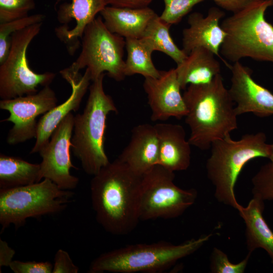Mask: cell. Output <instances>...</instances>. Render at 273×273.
I'll use <instances>...</instances> for the list:
<instances>
[{"label":"cell","instance_id":"6da1fadb","mask_svg":"<svg viewBox=\"0 0 273 273\" xmlns=\"http://www.w3.org/2000/svg\"><path fill=\"white\" fill-rule=\"evenodd\" d=\"M142 176L118 158L93 176L92 207L98 222L107 232L125 235L136 227Z\"/></svg>","mask_w":273,"mask_h":273},{"label":"cell","instance_id":"7a4b0ae2","mask_svg":"<svg viewBox=\"0 0 273 273\" xmlns=\"http://www.w3.org/2000/svg\"><path fill=\"white\" fill-rule=\"evenodd\" d=\"M183 95L191 146L208 150L214 141L230 135L237 128L235 104L220 74L208 83L189 85Z\"/></svg>","mask_w":273,"mask_h":273},{"label":"cell","instance_id":"3957f363","mask_svg":"<svg viewBox=\"0 0 273 273\" xmlns=\"http://www.w3.org/2000/svg\"><path fill=\"white\" fill-rule=\"evenodd\" d=\"M212 236L204 235L177 245L163 241L127 245L100 255L92 261L88 272H162L197 251Z\"/></svg>","mask_w":273,"mask_h":273},{"label":"cell","instance_id":"277c9868","mask_svg":"<svg viewBox=\"0 0 273 273\" xmlns=\"http://www.w3.org/2000/svg\"><path fill=\"white\" fill-rule=\"evenodd\" d=\"M266 140L265 133L259 132L244 134L238 140L229 135L212 144L206 169L218 202L237 209L240 205L235 193L237 179L244 166L251 160L268 158L270 144Z\"/></svg>","mask_w":273,"mask_h":273},{"label":"cell","instance_id":"5b68a950","mask_svg":"<svg viewBox=\"0 0 273 273\" xmlns=\"http://www.w3.org/2000/svg\"><path fill=\"white\" fill-rule=\"evenodd\" d=\"M105 74H101L89 87V95L83 112L74 116L71 139L74 155L84 172L95 175L108 164L105 151V133L108 115L118 110L103 86Z\"/></svg>","mask_w":273,"mask_h":273},{"label":"cell","instance_id":"8992f818","mask_svg":"<svg viewBox=\"0 0 273 273\" xmlns=\"http://www.w3.org/2000/svg\"><path fill=\"white\" fill-rule=\"evenodd\" d=\"M272 6L273 0H260L224 19L220 26L226 35L220 55L234 63L245 58L273 63V25L264 16Z\"/></svg>","mask_w":273,"mask_h":273},{"label":"cell","instance_id":"52a82bcc","mask_svg":"<svg viewBox=\"0 0 273 273\" xmlns=\"http://www.w3.org/2000/svg\"><path fill=\"white\" fill-rule=\"evenodd\" d=\"M74 195L48 178L29 185L0 189L2 232L10 224L17 228L22 226L29 217L61 212Z\"/></svg>","mask_w":273,"mask_h":273},{"label":"cell","instance_id":"ba28073f","mask_svg":"<svg viewBox=\"0 0 273 273\" xmlns=\"http://www.w3.org/2000/svg\"><path fill=\"white\" fill-rule=\"evenodd\" d=\"M81 40L80 55L68 67L71 71L78 73L86 67L92 81L104 72L117 81L125 78V39L111 32L102 17L96 18L86 26Z\"/></svg>","mask_w":273,"mask_h":273},{"label":"cell","instance_id":"9c48e42d","mask_svg":"<svg viewBox=\"0 0 273 273\" xmlns=\"http://www.w3.org/2000/svg\"><path fill=\"white\" fill-rule=\"evenodd\" d=\"M174 172L158 164L143 175L139 210L140 220L174 218L195 203L197 190L179 188L174 183Z\"/></svg>","mask_w":273,"mask_h":273},{"label":"cell","instance_id":"30bf717a","mask_svg":"<svg viewBox=\"0 0 273 273\" xmlns=\"http://www.w3.org/2000/svg\"><path fill=\"white\" fill-rule=\"evenodd\" d=\"M42 22L14 32L5 61L0 65V97L2 100L34 94L39 86L49 85L56 76L52 72L37 73L31 70L26 52L32 40L39 33Z\"/></svg>","mask_w":273,"mask_h":273},{"label":"cell","instance_id":"8fae6325","mask_svg":"<svg viewBox=\"0 0 273 273\" xmlns=\"http://www.w3.org/2000/svg\"><path fill=\"white\" fill-rule=\"evenodd\" d=\"M57 101L55 92L49 85L34 94L2 100L0 108L8 111L10 115L1 121L13 123L7 136V143L15 145L35 138L38 122L36 118L56 106Z\"/></svg>","mask_w":273,"mask_h":273},{"label":"cell","instance_id":"7c38bea8","mask_svg":"<svg viewBox=\"0 0 273 273\" xmlns=\"http://www.w3.org/2000/svg\"><path fill=\"white\" fill-rule=\"evenodd\" d=\"M74 116L69 113L58 125L48 143L39 151V180L48 178L62 190L76 188L79 178L70 173V169L77 168L71 160L70 149L74 127Z\"/></svg>","mask_w":273,"mask_h":273},{"label":"cell","instance_id":"4fadbf2b","mask_svg":"<svg viewBox=\"0 0 273 273\" xmlns=\"http://www.w3.org/2000/svg\"><path fill=\"white\" fill-rule=\"evenodd\" d=\"M229 68L232 72L229 90L237 115L252 113L260 117L273 115V94L253 79L252 70L240 61Z\"/></svg>","mask_w":273,"mask_h":273},{"label":"cell","instance_id":"5bb4252c","mask_svg":"<svg viewBox=\"0 0 273 273\" xmlns=\"http://www.w3.org/2000/svg\"><path fill=\"white\" fill-rule=\"evenodd\" d=\"M143 87L152 121H165L170 117L181 119L187 115V109L175 68L160 71L158 78H145Z\"/></svg>","mask_w":273,"mask_h":273},{"label":"cell","instance_id":"9a60e30c","mask_svg":"<svg viewBox=\"0 0 273 273\" xmlns=\"http://www.w3.org/2000/svg\"><path fill=\"white\" fill-rule=\"evenodd\" d=\"M62 77L71 85L69 97L62 104L43 115L37 122L36 141L30 154L39 153L48 143L54 131L61 122L72 111H77L82 98L89 88L91 78L87 69L82 75L66 68L60 72Z\"/></svg>","mask_w":273,"mask_h":273},{"label":"cell","instance_id":"2e32d148","mask_svg":"<svg viewBox=\"0 0 273 273\" xmlns=\"http://www.w3.org/2000/svg\"><path fill=\"white\" fill-rule=\"evenodd\" d=\"M62 1L64 0H57L56 5ZM107 6L106 0H71V3H64L59 7L57 19L60 23L67 24L74 19L76 24L70 30L64 25L55 30L70 55H73L79 47V39L82 38L86 26Z\"/></svg>","mask_w":273,"mask_h":273},{"label":"cell","instance_id":"e0dca14e","mask_svg":"<svg viewBox=\"0 0 273 273\" xmlns=\"http://www.w3.org/2000/svg\"><path fill=\"white\" fill-rule=\"evenodd\" d=\"M224 16L225 13L216 7L211 8L206 17L199 12L191 13L188 19L189 26L183 31L185 53L188 55L194 49L203 47L222 59L220 48L226 34L219 22Z\"/></svg>","mask_w":273,"mask_h":273},{"label":"cell","instance_id":"ac0fdd59","mask_svg":"<svg viewBox=\"0 0 273 273\" xmlns=\"http://www.w3.org/2000/svg\"><path fill=\"white\" fill-rule=\"evenodd\" d=\"M158 154L155 125L143 123L133 128L130 141L118 158L133 172L142 175L157 164Z\"/></svg>","mask_w":273,"mask_h":273},{"label":"cell","instance_id":"d6986e66","mask_svg":"<svg viewBox=\"0 0 273 273\" xmlns=\"http://www.w3.org/2000/svg\"><path fill=\"white\" fill-rule=\"evenodd\" d=\"M154 125L158 139L157 164L174 172L187 170L191 163V145L183 126L166 123Z\"/></svg>","mask_w":273,"mask_h":273},{"label":"cell","instance_id":"ffe728a7","mask_svg":"<svg viewBox=\"0 0 273 273\" xmlns=\"http://www.w3.org/2000/svg\"><path fill=\"white\" fill-rule=\"evenodd\" d=\"M106 27L125 39L141 38L157 14L149 7L119 8L107 6L100 12Z\"/></svg>","mask_w":273,"mask_h":273},{"label":"cell","instance_id":"44dd1931","mask_svg":"<svg viewBox=\"0 0 273 273\" xmlns=\"http://www.w3.org/2000/svg\"><path fill=\"white\" fill-rule=\"evenodd\" d=\"M264 201L253 197L246 207L240 204L237 210L245 222L246 243L248 253L264 249L273 264V231L263 216Z\"/></svg>","mask_w":273,"mask_h":273},{"label":"cell","instance_id":"7402d4cb","mask_svg":"<svg viewBox=\"0 0 273 273\" xmlns=\"http://www.w3.org/2000/svg\"><path fill=\"white\" fill-rule=\"evenodd\" d=\"M215 55L203 47L192 50L175 68L181 89L190 84L208 83L220 74V65Z\"/></svg>","mask_w":273,"mask_h":273},{"label":"cell","instance_id":"603a6c76","mask_svg":"<svg viewBox=\"0 0 273 273\" xmlns=\"http://www.w3.org/2000/svg\"><path fill=\"white\" fill-rule=\"evenodd\" d=\"M40 164L1 154L0 189H7L33 184L39 180Z\"/></svg>","mask_w":273,"mask_h":273},{"label":"cell","instance_id":"cb8c5ba5","mask_svg":"<svg viewBox=\"0 0 273 273\" xmlns=\"http://www.w3.org/2000/svg\"><path fill=\"white\" fill-rule=\"evenodd\" d=\"M127 57L125 61V76L141 74L145 78H158L160 71L155 66L152 60L154 52L142 38L125 39Z\"/></svg>","mask_w":273,"mask_h":273},{"label":"cell","instance_id":"d4e9b609","mask_svg":"<svg viewBox=\"0 0 273 273\" xmlns=\"http://www.w3.org/2000/svg\"><path fill=\"white\" fill-rule=\"evenodd\" d=\"M171 25L163 21L157 14L150 21L141 37L154 51L161 52L179 64L187 55L174 43L169 32Z\"/></svg>","mask_w":273,"mask_h":273},{"label":"cell","instance_id":"484cf974","mask_svg":"<svg viewBox=\"0 0 273 273\" xmlns=\"http://www.w3.org/2000/svg\"><path fill=\"white\" fill-rule=\"evenodd\" d=\"M44 16L36 14L0 24V65L6 60L11 46V36L14 32L30 25L42 22Z\"/></svg>","mask_w":273,"mask_h":273},{"label":"cell","instance_id":"4316f807","mask_svg":"<svg viewBox=\"0 0 273 273\" xmlns=\"http://www.w3.org/2000/svg\"><path fill=\"white\" fill-rule=\"evenodd\" d=\"M254 197L263 201L273 200V163L262 165L252 178Z\"/></svg>","mask_w":273,"mask_h":273},{"label":"cell","instance_id":"83f0119b","mask_svg":"<svg viewBox=\"0 0 273 273\" xmlns=\"http://www.w3.org/2000/svg\"><path fill=\"white\" fill-rule=\"evenodd\" d=\"M251 253L238 263L231 262L227 255L219 249L214 247L210 256V269L212 273H243Z\"/></svg>","mask_w":273,"mask_h":273},{"label":"cell","instance_id":"f1b7e54d","mask_svg":"<svg viewBox=\"0 0 273 273\" xmlns=\"http://www.w3.org/2000/svg\"><path fill=\"white\" fill-rule=\"evenodd\" d=\"M35 7L34 0H0V24L27 17Z\"/></svg>","mask_w":273,"mask_h":273},{"label":"cell","instance_id":"f546056e","mask_svg":"<svg viewBox=\"0 0 273 273\" xmlns=\"http://www.w3.org/2000/svg\"><path fill=\"white\" fill-rule=\"evenodd\" d=\"M165 7L160 19L171 25L179 23L197 4L204 0H163Z\"/></svg>","mask_w":273,"mask_h":273},{"label":"cell","instance_id":"4dcf8cb0","mask_svg":"<svg viewBox=\"0 0 273 273\" xmlns=\"http://www.w3.org/2000/svg\"><path fill=\"white\" fill-rule=\"evenodd\" d=\"M15 273H52L53 264L49 261L13 260L10 265Z\"/></svg>","mask_w":273,"mask_h":273},{"label":"cell","instance_id":"1f68e13d","mask_svg":"<svg viewBox=\"0 0 273 273\" xmlns=\"http://www.w3.org/2000/svg\"><path fill=\"white\" fill-rule=\"evenodd\" d=\"M79 270L67 251L61 249L57 251L52 273H77Z\"/></svg>","mask_w":273,"mask_h":273},{"label":"cell","instance_id":"d6a6232c","mask_svg":"<svg viewBox=\"0 0 273 273\" xmlns=\"http://www.w3.org/2000/svg\"><path fill=\"white\" fill-rule=\"evenodd\" d=\"M220 8L233 14L241 12L260 0H212Z\"/></svg>","mask_w":273,"mask_h":273},{"label":"cell","instance_id":"836d02e7","mask_svg":"<svg viewBox=\"0 0 273 273\" xmlns=\"http://www.w3.org/2000/svg\"><path fill=\"white\" fill-rule=\"evenodd\" d=\"M153 0H106L108 6L119 8H143L148 7Z\"/></svg>","mask_w":273,"mask_h":273},{"label":"cell","instance_id":"e575fe53","mask_svg":"<svg viewBox=\"0 0 273 273\" xmlns=\"http://www.w3.org/2000/svg\"><path fill=\"white\" fill-rule=\"evenodd\" d=\"M15 251L10 247L7 242L0 239V272L3 266L9 267Z\"/></svg>","mask_w":273,"mask_h":273},{"label":"cell","instance_id":"d590c367","mask_svg":"<svg viewBox=\"0 0 273 273\" xmlns=\"http://www.w3.org/2000/svg\"><path fill=\"white\" fill-rule=\"evenodd\" d=\"M268 159L270 162L273 163V144H270V154Z\"/></svg>","mask_w":273,"mask_h":273}]
</instances>
